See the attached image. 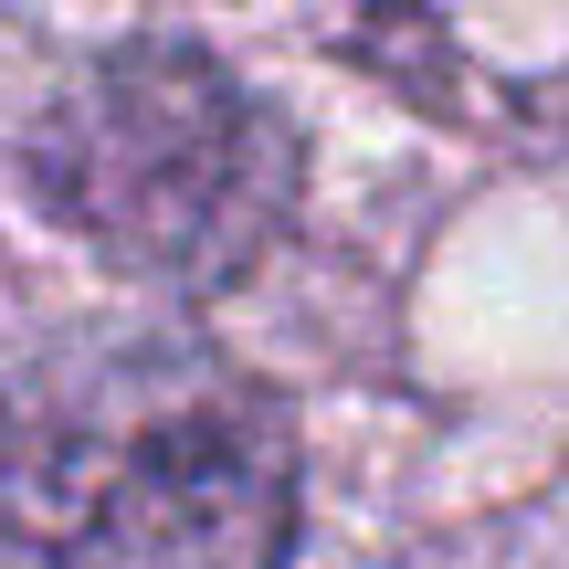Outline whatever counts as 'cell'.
Listing matches in <instances>:
<instances>
[{
	"label": "cell",
	"instance_id": "7a4b0ae2",
	"mask_svg": "<svg viewBox=\"0 0 569 569\" xmlns=\"http://www.w3.org/2000/svg\"><path fill=\"white\" fill-rule=\"evenodd\" d=\"M32 190L148 284H232L296 222V138L201 42H117L32 127Z\"/></svg>",
	"mask_w": 569,
	"mask_h": 569
},
{
	"label": "cell",
	"instance_id": "6da1fadb",
	"mask_svg": "<svg viewBox=\"0 0 569 569\" xmlns=\"http://www.w3.org/2000/svg\"><path fill=\"white\" fill-rule=\"evenodd\" d=\"M0 538L42 569H284L296 422L190 327H74L0 390Z\"/></svg>",
	"mask_w": 569,
	"mask_h": 569
}]
</instances>
